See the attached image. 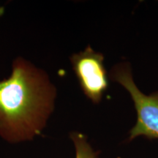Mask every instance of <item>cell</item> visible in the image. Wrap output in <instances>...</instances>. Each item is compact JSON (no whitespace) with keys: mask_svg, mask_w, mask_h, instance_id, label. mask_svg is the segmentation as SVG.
Returning a JSON list of instances; mask_svg holds the SVG:
<instances>
[{"mask_svg":"<svg viewBox=\"0 0 158 158\" xmlns=\"http://www.w3.org/2000/svg\"><path fill=\"white\" fill-rule=\"evenodd\" d=\"M56 89L48 74L18 57L0 81V136L11 143L40 135L54 110Z\"/></svg>","mask_w":158,"mask_h":158,"instance_id":"6da1fadb","label":"cell"},{"mask_svg":"<svg viewBox=\"0 0 158 158\" xmlns=\"http://www.w3.org/2000/svg\"><path fill=\"white\" fill-rule=\"evenodd\" d=\"M128 62L118 63L112 68L110 78L125 89L133 100L137 121L130 133V139L145 136L158 139V93L145 94L133 80Z\"/></svg>","mask_w":158,"mask_h":158,"instance_id":"7a4b0ae2","label":"cell"},{"mask_svg":"<svg viewBox=\"0 0 158 158\" xmlns=\"http://www.w3.org/2000/svg\"><path fill=\"white\" fill-rule=\"evenodd\" d=\"M70 62L84 94L93 103H100L108 87L103 55L89 45L72 55Z\"/></svg>","mask_w":158,"mask_h":158,"instance_id":"3957f363","label":"cell"},{"mask_svg":"<svg viewBox=\"0 0 158 158\" xmlns=\"http://www.w3.org/2000/svg\"><path fill=\"white\" fill-rule=\"evenodd\" d=\"M70 138L76 149V158H99L98 152L92 149L84 134L73 132Z\"/></svg>","mask_w":158,"mask_h":158,"instance_id":"277c9868","label":"cell"},{"mask_svg":"<svg viewBox=\"0 0 158 158\" xmlns=\"http://www.w3.org/2000/svg\"><path fill=\"white\" fill-rule=\"evenodd\" d=\"M157 92V93H158V92Z\"/></svg>","mask_w":158,"mask_h":158,"instance_id":"5b68a950","label":"cell"}]
</instances>
